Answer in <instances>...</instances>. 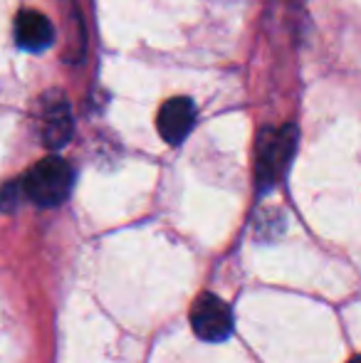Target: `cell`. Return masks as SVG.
<instances>
[{
  "mask_svg": "<svg viewBox=\"0 0 361 363\" xmlns=\"http://www.w3.org/2000/svg\"><path fill=\"white\" fill-rule=\"evenodd\" d=\"M191 326L198 339L221 344L233 334V311L221 296L203 291L191 306Z\"/></svg>",
  "mask_w": 361,
  "mask_h": 363,
  "instance_id": "3957f363",
  "label": "cell"
},
{
  "mask_svg": "<svg viewBox=\"0 0 361 363\" xmlns=\"http://www.w3.org/2000/svg\"><path fill=\"white\" fill-rule=\"evenodd\" d=\"M74 134L72 109L65 94L50 91L40 101V136L48 148H62L70 144Z\"/></svg>",
  "mask_w": 361,
  "mask_h": 363,
  "instance_id": "277c9868",
  "label": "cell"
},
{
  "mask_svg": "<svg viewBox=\"0 0 361 363\" xmlns=\"http://www.w3.org/2000/svg\"><path fill=\"white\" fill-rule=\"evenodd\" d=\"M23 196H25L23 183H8V186L0 191V211H3V213L15 211V206H18Z\"/></svg>",
  "mask_w": 361,
  "mask_h": 363,
  "instance_id": "52a82bcc",
  "label": "cell"
},
{
  "mask_svg": "<svg viewBox=\"0 0 361 363\" xmlns=\"http://www.w3.org/2000/svg\"><path fill=\"white\" fill-rule=\"evenodd\" d=\"M349 363H361V354H359V356H354V359L349 361Z\"/></svg>",
  "mask_w": 361,
  "mask_h": 363,
  "instance_id": "ba28073f",
  "label": "cell"
},
{
  "mask_svg": "<svg viewBox=\"0 0 361 363\" xmlns=\"http://www.w3.org/2000/svg\"><path fill=\"white\" fill-rule=\"evenodd\" d=\"M196 104L188 96H174L159 111V134L166 144L179 146L196 126Z\"/></svg>",
  "mask_w": 361,
  "mask_h": 363,
  "instance_id": "5b68a950",
  "label": "cell"
},
{
  "mask_svg": "<svg viewBox=\"0 0 361 363\" xmlns=\"http://www.w3.org/2000/svg\"><path fill=\"white\" fill-rule=\"evenodd\" d=\"M15 40L28 52H43L55 40L52 23L38 10H23L15 18Z\"/></svg>",
  "mask_w": 361,
  "mask_h": 363,
  "instance_id": "8992f818",
  "label": "cell"
},
{
  "mask_svg": "<svg viewBox=\"0 0 361 363\" xmlns=\"http://www.w3.org/2000/svg\"><path fill=\"white\" fill-rule=\"evenodd\" d=\"M23 193L40 208H55L67 201L74 186V171L65 158L48 156L38 161L23 181Z\"/></svg>",
  "mask_w": 361,
  "mask_h": 363,
  "instance_id": "6da1fadb",
  "label": "cell"
},
{
  "mask_svg": "<svg viewBox=\"0 0 361 363\" xmlns=\"http://www.w3.org/2000/svg\"><path fill=\"white\" fill-rule=\"evenodd\" d=\"M297 148V126L284 124L279 129H265L257 144V186L270 191L284 176Z\"/></svg>",
  "mask_w": 361,
  "mask_h": 363,
  "instance_id": "7a4b0ae2",
  "label": "cell"
}]
</instances>
